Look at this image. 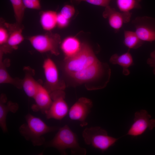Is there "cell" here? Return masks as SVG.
<instances>
[{
	"mask_svg": "<svg viewBox=\"0 0 155 155\" xmlns=\"http://www.w3.org/2000/svg\"><path fill=\"white\" fill-rule=\"evenodd\" d=\"M24 76L22 79V88L29 97L33 98L36 94L39 83L34 77V71L29 67H25L24 69Z\"/></svg>",
	"mask_w": 155,
	"mask_h": 155,
	"instance_id": "obj_15",
	"label": "cell"
},
{
	"mask_svg": "<svg viewBox=\"0 0 155 155\" xmlns=\"http://www.w3.org/2000/svg\"><path fill=\"white\" fill-rule=\"evenodd\" d=\"M4 25L7 30L9 36L7 42L1 46L0 51L3 53L10 52L11 49L16 50L24 40L22 34L23 27L16 23L11 24L5 22Z\"/></svg>",
	"mask_w": 155,
	"mask_h": 155,
	"instance_id": "obj_12",
	"label": "cell"
},
{
	"mask_svg": "<svg viewBox=\"0 0 155 155\" xmlns=\"http://www.w3.org/2000/svg\"><path fill=\"white\" fill-rule=\"evenodd\" d=\"M99 61L91 47L87 44L83 43L77 53L64 60V69L69 75L82 70Z\"/></svg>",
	"mask_w": 155,
	"mask_h": 155,
	"instance_id": "obj_4",
	"label": "cell"
},
{
	"mask_svg": "<svg viewBox=\"0 0 155 155\" xmlns=\"http://www.w3.org/2000/svg\"><path fill=\"white\" fill-rule=\"evenodd\" d=\"M135 31L143 41H155V18L145 16H138L132 21Z\"/></svg>",
	"mask_w": 155,
	"mask_h": 155,
	"instance_id": "obj_8",
	"label": "cell"
},
{
	"mask_svg": "<svg viewBox=\"0 0 155 155\" xmlns=\"http://www.w3.org/2000/svg\"><path fill=\"white\" fill-rule=\"evenodd\" d=\"M109 61L112 64H118L122 67L123 73L126 76L130 73L129 68L134 64L132 57L129 51L121 55L117 54L113 55Z\"/></svg>",
	"mask_w": 155,
	"mask_h": 155,
	"instance_id": "obj_19",
	"label": "cell"
},
{
	"mask_svg": "<svg viewBox=\"0 0 155 155\" xmlns=\"http://www.w3.org/2000/svg\"><path fill=\"white\" fill-rule=\"evenodd\" d=\"M111 69L106 63L99 61L80 71L69 75L72 80L79 84H84L89 90L104 88L109 81Z\"/></svg>",
	"mask_w": 155,
	"mask_h": 155,
	"instance_id": "obj_1",
	"label": "cell"
},
{
	"mask_svg": "<svg viewBox=\"0 0 155 155\" xmlns=\"http://www.w3.org/2000/svg\"><path fill=\"white\" fill-rule=\"evenodd\" d=\"M9 36L8 32L6 28L1 26L0 28V45L1 46L6 43Z\"/></svg>",
	"mask_w": 155,
	"mask_h": 155,
	"instance_id": "obj_27",
	"label": "cell"
},
{
	"mask_svg": "<svg viewBox=\"0 0 155 155\" xmlns=\"http://www.w3.org/2000/svg\"><path fill=\"white\" fill-rule=\"evenodd\" d=\"M33 98L35 103L31 107L32 110L34 112L40 111L44 114L50 108L52 100L50 93L40 83L37 92Z\"/></svg>",
	"mask_w": 155,
	"mask_h": 155,
	"instance_id": "obj_13",
	"label": "cell"
},
{
	"mask_svg": "<svg viewBox=\"0 0 155 155\" xmlns=\"http://www.w3.org/2000/svg\"><path fill=\"white\" fill-rule=\"evenodd\" d=\"M57 14L53 11H47L42 12L40 18V23L43 28L50 31L54 28L57 24Z\"/></svg>",
	"mask_w": 155,
	"mask_h": 155,
	"instance_id": "obj_20",
	"label": "cell"
},
{
	"mask_svg": "<svg viewBox=\"0 0 155 155\" xmlns=\"http://www.w3.org/2000/svg\"><path fill=\"white\" fill-rule=\"evenodd\" d=\"M26 122L19 127L20 134L34 146H40L45 142L43 135L58 129L57 127L48 125L40 118L30 113L25 117Z\"/></svg>",
	"mask_w": 155,
	"mask_h": 155,
	"instance_id": "obj_2",
	"label": "cell"
},
{
	"mask_svg": "<svg viewBox=\"0 0 155 155\" xmlns=\"http://www.w3.org/2000/svg\"><path fill=\"white\" fill-rule=\"evenodd\" d=\"M111 0H75L78 2L85 1L89 3L99 6L106 7L109 6Z\"/></svg>",
	"mask_w": 155,
	"mask_h": 155,
	"instance_id": "obj_26",
	"label": "cell"
},
{
	"mask_svg": "<svg viewBox=\"0 0 155 155\" xmlns=\"http://www.w3.org/2000/svg\"><path fill=\"white\" fill-rule=\"evenodd\" d=\"M155 127V120L145 110L135 113L133 122L126 135L133 137L140 135L148 129L152 130Z\"/></svg>",
	"mask_w": 155,
	"mask_h": 155,
	"instance_id": "obj_10",
	"label": "cell"
},
{
	"mask_svg": "<svg viewBox=\"0 0 155 155\" xmlns=\"http://www.w3.org/2000/svg\"><path fill=\"white\" fill-rule=\"evenodd\" d=\"M22 0L26 8L35 9H41L40 0Z\"/></svg>",
	"mask_w": 155,
	"mask_h": 155,
	"instance_id": "obj_25",
	"label": "cell"
},
{
	"mask_svg": "<svg viewBox=\"0 0 155 155\" xmlns=\"http://www.w3.org/2000/svg\"><path fill=\"white\" fill-rule=\"evenodd\" d=\"M123 43L129 49H137L141 46L143 43L135 31L125 30L124 33Z\"/></svg>",
	"mask_w": 155,
	"mask_h": 155,
	"instance_id": "obj_22",
	"label": "cell"
},
{
	"mask_svg": "<svg viewBox=\"0 0 155 155\" xmlns=\"http://www.w3.org/2000/svg\"><path fill=\"white\" fill-rule=\"evenodd\" d=\"M47 147L55 148L61 154H67L66 150H70L73 154L85 155L86 149L81 146L76 134L67 125L59 128L54 138L46 144Z\"/></svg>",
	"mask_w": 155,
	"mask_h": 155,
	"instance_id": "obj_3",
	"label": "cell"
},
{
	"mask_svg": "<svg viewBox=\"0 0 155 155\" xmlns=\"http://www.w3.org/2000/svg\"><path fill=\"white\" fill-rule=\"evenodd\" d=\"M119 11L131 17V11L141 8V0H115Z\"/></svg>",
	"mask_w": 155,
	"mask_h": 155,
	"instance_id": "obj_21",
	"label": "cell"
},
{
	"mask_svg": "<svg viewBox=\"0 0 155 155\" xmlns=\"http://www.w3.org/2000/svg\"><path fill=\"white\" fill-rule=\"evenodd\" d=\"M12 4L16 23L21 25L26 7L22 0H10Z\"/></svg>",
	"mask_w": 155,
	"mask_h": 155,
	"instance_id": "obj_23",
	"label": "cell"
},
{
	"mask_svg": "<svg viewBox=\"0 0 155 155\" xmlns=\"http://www.w3.org/2000/svg\"><path fill=\"white\" fill-rule=\"evenodd\" d=\"M43 68L45 79L44 86L49 93L57 90H64L65 84L59 80L57 67L53 60L50 58L45 59Z\"/></svg>",
	"mask_w": 155,
	"mask_h": 155,
	"instance_id": "obj_9",
	"label": "cell"
},
{
	"mask_svg": "<svg viewBox=\"0 0 155 155\" xmlns=\"http://www.w3.org/2000/svg\"><path fill=\"white\" fill-rule=\"evenodd\" d=\"M82 46L79 40L73 37L65 38L61 43V48L65 56L64 60L71 57L80 51Z\"/></svg>",
	"mask_w": 155,
	"mask_h": 155,
	"instance_id": "obj_18",
	"label": "cell"
},
{
	"mask_svg": "<svg viewBox=\"0 0 155 155\" xmlns=\"http://www.w3.org/2000/svg\"><path fill=\"white\" fill-rule=\"evenodd\" d=\"M93 106L92 101L89 98L85 97L80 98L69 110V118L79 121L82 127L86 125V120Z\"/></svg>",
	"mask_w": 155,
	"mask_h": 155,
	"instance_id": "obj_11",
	"label": "cell"
},
{
	"mask_svg": "<svg viewBox=\"0 0 155 155\" xmlns=\"http://www.w3.org/2000/svg\"><path fill=\"white\" fill-rule=\"evenodd\" d=\"M19 109L18 104L11 101H7L6 95L2 94L0 96V126L3 132L8 131L6 118L8 113H15Z\"/></svg>",
	"mask_w": 155,
	"mask_h": 155,
	"instance_id": "obj_14",
	"label": "cell"
},
{
	"mask_svg": "<svg viewBox=\"0 0 155 155\" xmlns=\"http://www.w3.org/2000/svg\"><path fill=\"white\" fill-rule=\"evenodd\" d=\"M3 53L0 51V83L9 84L18 89L22 88V80L13 78L8 73L7 67L8 66L7 65L9 64V61L7 59L3 60Z\"/></svg>",
	"mask_w": 155,
	"mask_h": 155,
	"instance_id": "obj_17",
	"label": "cell"
},
{
	"mask_svg": "<svg viewBox=\"0 0 155 155\" xmlns=\"http://www.w3.org/2000/svg\"><path fill=\"white\" fill-rule=\"evenodd\" d=\"M147 63L153 68V72L155 75V50L151 52L150 57L147 61Z\"/></svg>",
	"mask_w": 155,
	"mask_h": 155,
	"instance_id": "obj_29",
	"label": "cell"
},
{
	"mask_svg": "<svg viewBox=\"0 0 155 155\" xmlns=\"http://www.w3.org/2000/svg\"><path fill=\"white\" fill-rule=\"evenodd\" d=\"M75 13L74 8L70 5L64 6L61 10L60 13L64 17L69 20L74 15Z\"/></svg>",
	"mask_w": 155,
	"mask_h": 155,
	"instance_id": "obj_24",
	"label": "cell"
},
{
	"mask_svg": "<svg viewBox=\"0 0 155 155\" xmlns=\"http://www.w3.org/2000/svg\"><path fill=\"white\" fill-rule=\"evenodd\" d=\"M50 94L52 103L44 114L47 119L61 120L68 114L69 110L65 100V92L64 90H59Z\"/></svg>",
	"mask_w": 155,
	"mask_h": 155,
	"instance_id": "obj_7",
	"label": "cell"
},
{
	"mask_svg": "<svg viewBox=\"0 0 155 155\" xmlns=\"http://www.w3.org/2000/svg\"><path fill=\"white\" fill-rule=\"evenodd\" d=\"M68 19L64 17L60 13L57 14V25L59 27L64 28L68 25Z\"/></svg>",
	"mask_w": 155,
	"mask_h": 155,
	"instance_id": "obj_28",
	"label": "cell"
},
{
	"mask_svg": "<svg viewBox=\"0 0 155 155\" xmlns=\"http://www.w3.org/2000/svg\"><path fill=\"white\" fill-rule=\"evenodd\" d=\"M28 40L33 47L40 53L49 52L56 56L59 54L58 48L61 39L58 34L48 32L30 36Z\"/></svg>",
	"mask_w": 155,
	"mask_h": 155,
	"instance_id": "obj_6",
	"label": "cell"
},
{
	"mask_svg": "<svg viewBox=\"0 0 155 155\" xmlns=\"http://www.w3.org/2000/svg\"><path fill=\"white\" fill-rule=\"evenodd\" d=\"M82 136L86 144L102 152L114 146L119 139L109 135L105 130L99 126L85 128Z\"/></svg>",
	"mask_w": 155,
	"mask_h": 155,
	"instance_id": "obj_5",
	"label": "cell"
},
{
	"mask_svg": "<svg viewBox=\"0 0 155 155\" xmlns=\"http://www.w3.org/2000/svg\"><path fill=\"white\" fill-rule=\"evenodd\" d=\"M103 16L107 19L110 26L116 31H118L124 23H127L125 17L120 11L109 6L105 7Z\"/></svg>",
	"mask_w": 155,
	"mask_h": 155,
	"instance_id": "obj_16",
	"label": "cell"
}]
</instances>
